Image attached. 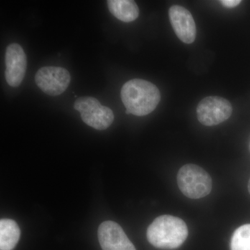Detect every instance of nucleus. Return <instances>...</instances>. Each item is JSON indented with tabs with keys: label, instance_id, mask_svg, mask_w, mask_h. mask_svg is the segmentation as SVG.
Returning <instances> with one entry per match:
<instances>
[{
	"label": "nucleus",
	"instance_id": "12",
	"mask_svg": "<svg viewBox=\"0 0 250 250\" xmlns=\"http://www.w3.org/2000/svg\"><path fill=\"white\" fill-rule=\"evenodd\" d=\"M231 250H250V224L237 229L231 237Z\"/></svg>",
	"mask_w": 250,
	"mask_h": 250
},
{
	"label": "nucleus",
	"instance_id": "2",
	"mask_svg": "<svg viewBox=\"0 0 250 250\" xmlns=\"http://www.w3.org/2000/svg\"><path fill=\"white\" fill-rule=\"evenodd\" d=\"M188 230L182 219L164 215L156 218L147 229L148 241L155 248L176 249L187 240Z\"/></svg>",
	"mask_w": 250,
	"mask_h": 250
},
{
	"label": "nucleus",
	"instance_id": "10",
	"mask_svg": "<svg viewBox=\"0 0 250 250\" xmlns=\"http://www.w3.org/2000/svg\"><path fill=\"white\" fill-rule=\"evenodd\" d=\"M107 4L111 14L123 22H132L139 17V6L133 0H109Z\"/></svg>",
	"mask_w": 250,
	"mask_h": 250
},
{
	"label": "nucleus",
	"instance_id": "9",
	"mask_svg": "<svg viewBox=\"0 0 250 250\" xmlns=\"http://www.w3.org/2000/svg\"><path fill=\"white\" fill-rule=\"evenodd\" d=\"M169 18L177 37L184 43H192L196 38V25L190 11L174 5L169 9Z\"/></svg>",
	"mask_w": 250,
	"mask_h": 250
},
{
	"label": "nucleus",
	"instance_id": "14",
	"mask_svg": "<svg viewBox=\"0 0 250 250\" xmlns=\"http://www.w3.org/2000/svg\"><path fill=\"white\" fill-rule=\"evenodd\" d=\"M248 190H249V192L250 193V179L249 180V183H248Z\"/></svg>",
	"mask_w": 250,
	"mask_h": 250
},
{
	"label": "nucleus",
	"instance_id": "3",
	"mask_svg": "<svg viewBox=\"0 0 250 250\" xmlns=\"http://www.w3.org/2000/svg\"><path fill=\"white\" fill-rule=\"evenodd\" d=\"M177 184L185 196L200 199L211 191L212 179L204 169L195 164H187L177 174Z\"/></svg>",
	"mask_w": 250,
	"mask_h": 250
},
{
	"label": "nucleus",
	"instance_id": "6",
	"mask_svg": "<svg viewBox=\"0 0 250 250\" xmlns=\"http://www.w3.org/2000/svg\"><path fill=\"white\" fill-rule=\"evenodd\" d=\"M70 75L66 69L61 67H43L36 72V84L42 92L58 96L65 91L70 83Z\"/></svg>",
	"mask_w": 250,
	"mask_h": 250
},
{
	"label": "nucleus",
	"instance_id": "7",
	"mask_svg": "<svg viewBox=\"0 0 250 250\" xmlns=\"http://www.w3.org/2000/svg\"><path fill=\"white\" fill-rule=\"evenodd\" d=\"M27 56L19 44L11 43L5 54V79L11 87H18L22 83L27 69Z\"/></svg>",
	"mask_w": 250,
	"mask_h": 250
},
{
	"label": "nucleus",
	"instance_id": "5",
	"mask_svg": "<svg viewBox=\"0 0 250 250\" xmlns=\"http://www.w3.org/2000/svg\"><path fill=\"white\" fill-rule=\"evenodd\" d=\"M232 106L226 99L207 97L197 106V118L205 126H214L223 123L231 116Z\"/></svg>",
	"mask_w": 250,
	"mask_h": 250
},
{
	"label": "nucleus",
	"instance_id": "1",
	"mask_svg": "<svg viewBox=\"0 0 250 250\" xmlns=\"http://www.w3.org/2000/svg\"><path fill=\"white\" fill-rule=\"evenodd\" d=\"M121 100L126 114L147 116L155 110L161 100V94L155 85L148 81L135 79L123 85Z\"/></svg>",
	"mask_w": 250,
	"mask_h": 250
},
{
	"label": "nucleus",
	"instance_id": "13",
	"mask_svg": "<svg viewBox=\"0 0 250 250\" xmlns=\"http://www.w3.org/2000/svg\"><path fill=\"white\" fill-rule=\"evenodd\" d=\"M220 3L226 7L233 8L236 7L238 5L241 4V1L240 0H222L220 1Z\"/></svg>",
	"mask_w": 250,
	"mask_h": 250
},
{
	"label": "nucleus",
	"instance_id": "8",
	"mask_svg": "<svg viewBox=\"0 0 250 250\" xmlns=\"http://www.w3.org/2000/svg\"><path fill=\"white\" fill-rule=\"evenodd\" d=\"M98 239L103 250H136L121 227L113 221H105L98 229Z\"/></svg>",
	"mask_w": 250,
	"mask_h": 250
},
{
	"label": "nucleus",
	"instance_id": "4",
	"mask_svg": "<svg viewBox=\"0 0 250 250\" xmlns=\"http://www.w3.org/2000/svg\"><path fill=\"white\" fill-rule=\"evenodd\" d=\"M74 108L81 113L82 121L95 129H106L114 121L111 108L103 106L99 100L92 97L77 99Z\"/></svg>",
	"mask_w": 250,
	"mask_h": 250
},
{
	"label": "nucleus",
	"instance_id": "11",
	"mask_svg": "<svg viewBox=\"0 0 250 250\" xmlns=\"http://www.w3.org/2000/svg\"><path fill=\"white\" fill-rule=\"evenodd\" d=\"M21 237L18 224L10 219L0 221V248L1 250H13L17 246Z\"/></svg>",
	"mask_w": 250,
	"mask_h": 250
}]
</instances>
